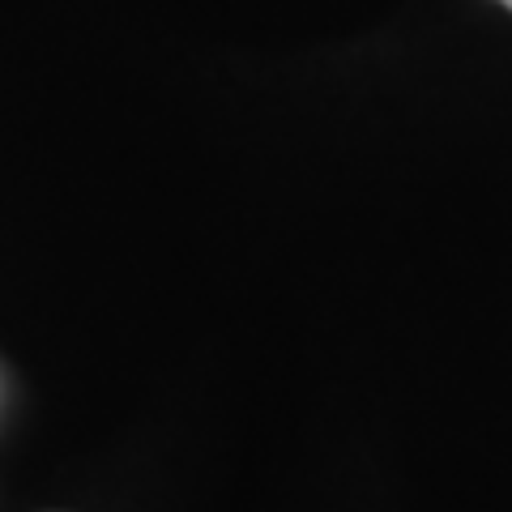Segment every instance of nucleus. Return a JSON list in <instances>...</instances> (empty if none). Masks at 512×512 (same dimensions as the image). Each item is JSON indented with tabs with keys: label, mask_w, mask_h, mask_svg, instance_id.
I'll return each mask as SVG.
<instances>
[{
	"label": "nucleus",
	"mask_w": 512,
	"mask_h": 512,
	"mask_svg": "<svg viewBox=\"0 0 512 512\" xmlns=\"http://www.w3.org/2000/svg\"><path fill=\"white\" fill-rule=\"evenodd\" d=\"M500 5H508V9H512V0H500Z\"/></svg>",
	"instance_id": "nucleus-1"
}]
</instances>
